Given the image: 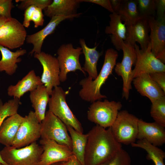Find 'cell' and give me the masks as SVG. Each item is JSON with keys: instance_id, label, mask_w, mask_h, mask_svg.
<instances>
[{"instance_id": "cell-1", "label": "cell", "mask_w": 165, "mask_h": 165, "mask_svg": "<svg viewBox=\"0 0 165 165\" xmlns=\"http://www.w3.org/2000/svg\"><path fill=\"white\" fill-rule=\"evenodd\" d=\"M85 165H100L111 160L122 148L114 138L111 127L96 125L87 133Z\"/></svg>"}, {"instance_id": "cell-2", "label": "cell", "mask_w": 165, "mask_h": 165, "mask_svg": "<svg viewBox=\"0 0 165 165\" xmlns=\"http://www.w3.org/2000/svg\"><path fill=\"white\" fill-rule=\"evenodd\" d=\"M118 56L116 50L112 48L108 49L105 52L103 64L96 78L92 79L88 77L80 80L79 84L82 88L79 95L82 100L92 103L107 98L101 94V88L112 74Z\"/></svg>"}, {"instance_id": "cell-3", "label": "cell", "mask_w": 165, "mask_h": 165, "mask_svg": "<svg viewBox=\"0 0 165 165\" xmlns=\"http://www.w3.org/2000/svg\"><path fill=\"white\" fill-rule=\"evenodd\" d=\"M67 92L61 87L54 88L48 102L49 110L67 126L83 133L82 124L71 111L66 101Z\"/></svg>"}, {"instance_id": "cell-4", "label": "cell", "mask_w": 165, "mask_h": 165, "mask_svg": "<svg viewBox=\"0 0 165 165\" xmlns=\"http://www.w3.org/2000/svg\"><path fill=\"white\" fill-rule=\"evenodd\" d=\"M43 151L42 146L35 142L20 148L5 146L0 155L8 165H37Z\"/></svg>"}, {"instance_id": "cell-5", "label": "cell", "mask_w": 165, "mask_h": 165, "mask_svg": "<svg viewBox=\"0 0 165 165\" xmlns=\"http://www.w3.org/2000/svg\"><path fill=\"white\" fill-rule=\"evenodd\" d=\"M139 119L126 110L119 111L111 127L113 135L119 143L131 144L136 142Z\"/></svg>"}, {"instance_id": "cell-6", "label": "cell", "mask_w": 165, "mask_h": 165, "mask_svg": "<svg viewBox=\"0 0 165 165\" xmlns=\"http://www.w3.org/2000/svg\"><path fill=\"white\" fill-rule=\"evenodd\" d=\"M122 107L119 102L97 101L88 108L87 118L89 120L105 128L111 127Z\"/></svg>"}, {"instance_id": "cell-7", "label": "cell", "mask_w": 165, "mask_h": 165, "mask_svg": "<svg viewBox=\"0 0 165 165\" xmlns=\"http://www.w3.org/2000/svg\"><path fill=\"white\" fill-rule=\"evenodd\" d=\"M41 126V139L54 141L72 150L71 139L67 126L49 110L46 112Z\"/></svg>"}, {"instance_id": "cell-8", "label": "cell", "mask_w": 165, "mask_h": 165, "mask_svg": "<svg viewBox=\"0 0 165 165\" xmlns=\"http://www.w3.org/2000/svg\"><path fill=\"white\" fill-rule=\"evenodd\" d=\"M122 50L123 52V59L121 62L116 63L114 68L116 74L123 80V97L128 100L133 79L132 68L136 63L137 54L134 46L124 42L122 43Z\"/></svg>"}, {"instance_id": "cell-9", "label": "cell", "mask_w": 165, "mask_h": 165, "mask_svg": "<svg viewBox=\"0 0 165 165\" xmlns=\"http://www.w3.org/2000/svg\"><path fill=\"white\" fill-rule=\"evenodd\" d=\"M82 51L81 47L74 48L70 43L62 44L58 48L57 58L60 70L61 82L66 80L67 74L70 72L79 70L85 74L79 61V56L82 53Z\"/></svg>"}, {"instance_id": "cell-10", "label": "cell", "mask_w": 165, "mask_h": 165, "mask_svg": "<svg viewBox=\"0 0 165 165\" xmlns=\"http://www.w3.org/2000/svg\"><path fill=\"white\" fill-rule=\"evenodd\" d=\"M41 123L33 111L24 117L12 146L22 148L35 142L41 136Z\"/></svg>"}, {"instance_id": "cell-11", "label": "cell", "mask_w": 165, "mask_h": 165, "mask_svg": "<svg viewBox=\"0 0 165 165\" xmlns=\"http://www.w3.org/2000/svg\"><path fill=\"white\" fill-rule=\"evenodd\" d=\"M27 32L22 23L12 17L8 18L0 27V45L13 50L22 46Z\"/></svg>"}, {"instance_id": "cell-12", "label": "cell", "mask_w": 165, "mask_h": 165, "mask_svg": "<svg viewBox=\"0 0 165 165\" xmlns=\"http://www.w3.org/2000/svg\"><path fill=\"white\" fill-rule=\"evenodd\" d=\"M34 56L38 60L42 66L43 72L41 77V81L50 96L53 88L59 86L61 83L60 70L57 58L44 52L34 54Z\"/></svg>"}, {"instance_id": "cell-13", "label": "cell", "mask_w": 165, "mask_h": 165, "mask_svg": "<svg viewBox=\"0 0 165 165\" xmlns=\"http://www.w3.org/2000/svg\"><path fill=\"white\" fill-rule=\"evenodd\" d=\"M137 54L135 67L132 71L133 79L143 74L165 72V65L156 58L151 50L150 42L145 50L140 49L136 43L134 45Z\"/></svg>"}, {"instance_id": "cell-14", "label": "cell", "mask_w": 165, "mask_h": 165, "mask_svg": "<svg viewBox=\"0 0 165 165\" xmlns=\"http://www.w3.org/2000/svg\"><path fill=\"white\" fill-rule=\"evenodd\" d=\"M39 143L43 151L37 165H51L68 160L74 156L69 147L54 141L41 138Z\"/></svg>"}, {"instance_id": "cell-15", "label": "cell", "mask_w": 165, "mask_h": 165, "mask_svg": "<svg viewBox=\"0 0 165 165\" xmlns=\"http://www.w3.org/2000/svg\"><path fill=\"white\" fill-rule=\"evenodd\" d=\"M82 13H78L69 16H55L52 17L50 22L43 29L31 35L27 36L26 41L28 43L31 44L33 48L29 54L39 53L45 38L49 35L53 33L57 27L63 20L68 19H73L79 16Z\"/></svg>"}, {"instance_id": "cell-16", "label": "cell", "mask_w": 165, "mask_h": 165, "mask_svg": "<svg viewBox=\"0 0 165 165\" xmlns=\"http://www.w3.org/2000/svg\"><path fill=\"white\" fill-rule=\"evenodd\" d=\"M164 127L155 122L148 123L139 119L137 139L145 140L156 146L165 143Z\"/></svg>"}, {"instance_id": "cell-17", "label": "cell", "mask_w": 165, "mask_h": 165, "mask_svg": "<svg viewBox=\"0 0 165 165\" xmlns=\"http://www.w3.org/2000/svg\"><path fill=\"white\" fill-rule=\"evenodd\" d=\"M126 38L124 42L133 46L137 42L141 50L146 49L150 42L148 19L142 18L134 24L126 26Z\"/></svg>"}, {"instance_id": "cell-18", "label": "cell", "mask_w": 165, "mask_h": 165, "mask_svg": "<svg viewBox=\"0 0 165 165\" xmlns=\"http://www.w3.org/2000/svg\"><path fill=\"white\" fill-rule=\"evenodd\" d=\"M132 82L137 91L141 95L147 97L151 103L165 96V93L149 74L140 75L134 79Z\"/></svg>"}, {"instance_id": "cell-19", "label": "cell", "mask_w": 165, "mask_h": 165, "mask_svg": "<svg viewBox=\"0 0 165 165\" xmlns=\"http://www.w3.org/2000/svg\"><path fill=\"white\" fill-rule=\"evenodd\" d=\"M150 31L149 38L152 52L156 57L165 49V18L158 19L148 18Z\"/></svg>"}, {"instance_id": "cell-20", "label": "cell", "mask_w": 165, "mask_h": 165, "mask_svg": "<svg viewBox=\"0 0 165 165\" xmlns=\"http://www.w3.org/2000/svg\"><path fill=\"white\" fill-rule=\"evenodd\" d=\"M41 77L36 75L34 70L30 71L15 85H11L7 89V94L13 98L20 99L25 93L36 89L38 86L43 85Z\"/></svg>"}, {"instance_id": "cell-21", "label": "cell", "mask_w": 165, "mask_h": 165, "mask_svg": "<svg viewBox=\"0 0 165 165\" xmlns=\"http://www.w3.org/2000/svg\"><path fill=\"white\" fill-rule=\"evenodd\" d=\"M109 25L105 29L106 34L111 35V41L118 50H122L123 42L125 41L127 34V28L123 24L119 14L113 13L109 15Z\"/></svg>"}, {"instance_id": "cell-22", "label": "cell", "mask_w": 165, "mask_h": 165, "mask_svg": "<svg viewBox=\"0 0 165 165\" xmlns=\"http://www.w3.org/2000/svg\"><path fill=\"white\" fill-rule=\"evenodd\" d=\"M24 117L17 113L4 120L0 126V143L12 146Z\"/></svg>"}, {"instance_id": "cell-23", "label": "cell", "mask_w": 165, "mask_h": 165, "mask_svg": "<svg viewBox=\"0 0 165 165\" xmlns=\"http://www.w3.org/2000/svg\"><path fill=\"white\" fill-rule=\"evenodd\" d=\"M80 2L79 0H54L44 10V15L52 17L55 16H69L75 15Z\"/></svg>"}, {"instance_id": "cell-24", "label": "cell", "mask_w": 165, "mask_h": 165, "mask_svg": "<svg viewBox=\"0 0 165 165\" xmlns=\"http://www.w3.org/2000/svg\"><path fill=\"white\" fill-rule=\"evenodd\" d=\"M0 51L2 57L0 60V72L5 71L8 75H12L14 74L18 68L17 63L21 61L20 58L27 53L24 49H20L15 52L0 45Z\"/></svg>"}, {"instance_id": "cell-25", "label": "cell", "mask_w": 165, "mask_h": 165, "mask_svg": "<svg viewBox=\"0 0 165 165\" xmlns=\"http://www.w3.org/2000/svg\"><path fill=\"white\" fill-rule=\"evenodd\" d=\"M50 96L46 87L43 84L38 86L30 92L29 98L32 106L40 123L45 117Z\"/></svg>"}, {"instance_id": "cell-26", "label": "cell", "mask_w": 165, "mask_h": 165, "mask_svg": "<svg viewBox=\"0 0 165 165\" xmlns=\"http://www.w3.org/2000/svg\"><path fill=\"white\" fill-rule=\"evenodd\" d=\"M79 43L85 59L82 68L85 72L88 74L89 77L94 79L98 74L97 69V62L102 53L97 50V46L92 48L88 47L83 39H80Z\"/></svg>"}, {"instance_id": "cell-27", "label": "cell", "mask_w": 165, "mask_h": 165, "mask_svg": "<svg viewBox=\"0 0 165 165\" xmlns=\"http://www.w3.org/2000/svg\"><path fill=\"white\" fill-rule=\"evenodd\" d=\"M72 143V152L82 165H85V154L88 134L80 133L70 126H67Z\"/></svg>"}, {"instance_id": "cell-28", "label": "cell", "mask_w": 165, "mask_h": 165, "mask_svg": "<svg viewBox=\"0 0 165 165\" xmlns=\"http://www.w3.org/2000/svg\"><path fill=\"white\" fill-rule=\"evenodd\" d=\"M118 14L126 26L142 18L138 11L137 0H122Z\"/></svg>"}, {"instance_id": "cell-29", "label": "cell", "mask_w": 165, "mask_h": 165, "mask_svg": "<svg viewBox=\"0 0 165 165\" xmlns=\"http://www.w3.org/2000/svg\"><path fill=\"white\" fill-rule=\"evenodd\" d=\"M133 147L139 148L145 150L147 153V158L152 160L155 165H165L164 160L165 153L162 149L145 140H139L131 144Z\"/></svg>"}, {"instance_id": "cell-30", "label": "cell", "mask_w": 165, "mask_h": 165, "mask_svg": "<svg viewBox=\"0 0 165 165\" xmlns=\"http://www.w3.org/2000/svg\"><path fill=\"white\" fill-rule=\"evenodd\" d=\"M42 10V9L33 6L26 9L24 11L22 23L24 27L28 28L31 21L34 22L35 28L42 26L44 21V15Z\"/></svg>"}, {"instance_id": "cell-31", "label": "cell", "mask_w": 165, "mask_h": 165, "mask_svg": "<svg viewBox=\"0 0 165 165\" xmlns=\"http://www.w3.org/2000/svg\"><path fill=\"white\" fill-rule=\"evenodd\" d=\"M150 115L155 122L165 127V96L151 103Z\"/></svg>"}, {"instance_id": "cell-32", "label": "cell", "mask_w": 165, "mask_h": 165, "mask_svg": "<svg viewBox=\"0 0 165 165\" xmlns=\"http://www.w3.org/2000/svg\"><path fill=\"white\" fill-rule=\"evenodd\" d=\"M20 99L16 98L9 100L4 104L0 99V121L3 122L6 118L17 113L21 103Z\"/></svg>"}, {"instance_id": "cell-33", "label": "cell", "mask_w": 165, "mask_h": 165, "mask_svg": "<svg viewBox=\"0 0 165 165\" xmlns=\"http://www.w3.org/2000/svg\"><path fill=\"white\" fill-rule=\"evenodd\" d=\"M137 8L141 18L154 17L156 13V0H137Z\"/></svg>"}, {"instance_id": "cell-34", "label": "cell", "mask_w": 165, "mask_h": 165, "mask_svg": "<svg viewBox=\"0 0 165 165\" xmlns=\"http://www.w3.org/2000/svg\"><path fill=\"white\" fill-rule=\"evenodd\" d=\"M131 162L130 155L122 148L111 160L100 165H131Z\"/></svg>"}, {"instance_id": "cell-35", "label": "cell", "mask_w": 165, "mask_h": 165, "mask_svg": "<svg viewBox=\"0 0 165 165\" xmlns=\"http://www.w3.org/2000/svg\"><path fill=\"white\" fill-rule=\"evenodd\" d=\"M51 0H16V2H20L18 6L21 9H25L29 7L33 6L44 10L52 2Z\"/></svg>"}, {"instance_id": "cell-36", "label": "cell", "mask_w": 165, "mask_h": 165, "mask_svg": "<svg viewBox=\"0 0 165 165\" xmlns=\"http://www.w3.org/2000/svg\"><path fill=\"white\" fill-rule=\"evenodd\" d=\"M13 7L11 0H0V16L7 18L12 17L11 11Z\"/></svg>"}, {"instance_id": "cell-37", "label": "cell", "mask_w": 165, "mask_h": 165, "mask_svg": "<svg viewBox=\"0 0 165 165\" xmlns=\"http://www.w3.org/2000/svg\"><path fill=\"white\" fill-rule=\"evenodd\" d=\"M149 75L152 80L165 93V72H156Z\"/></svg>"}, {"instance_id": "cell-38", "label": "cell", "mask_w": 165, "mask_h": 165, "mask_svg": "<svg viewBox=\"0 0 165 165\" xmlns=\"http://www.w3.org/2000/svg\"><path fill=\"white\" fill-rule=\"evenodd\" d=\"M157 19L165 18V0H156Z\"/></svg>"}, {"instance_id": "cell-39", "label": "cell", "mask_w": 165, "mask_h": 165, "mask_svg": "<svg viewBox=\"0 0 165 165\" xmlns=\"http://www.w3.org/2000/svg\"><path fill=\"white\" fill-rule=\"evenodd\" d=\"M79 1L80 2H89L98 5L112 13H114L110 0H79Z\"/></svg>"}, {"instance_id": "cell-40", "label": "cell", "mask_w": 165, "mask_h": 165, "mask_svg": "<svg viewBox=\"0 0 165 165\" xmlns=\"http://www.w3.org/2000/svg\"><path fill=\"white\" fill-rule=\"evenodd\" d=\"M122 0H110L114 13L118 14Z\"/></svg>"}, {"instance_id": "cell-41", "label": "cell", "mask_w": 165, "mask_h": 165, "mask_svg": "<svg viewBox=\"0 0 165 165\" xmlns=\"http://www.w3.org/2000/svg\"><path fill=\"white\" fill-rule=\"evenodd\" d=\"M59 163L60 165H82L74 156L68 160Z\"/></svg>"}, {"instance_id": "cell-42", "label": "cell", "mask_w": 165, "mask_h": 165, "mask_svg": "<svg viewBox=\"0 0 165 165\" xmlns=\"http://www.w3.org/2000/svg\"><path fill=\"white\" fill-rule=\"evenodd\" d=\"M156 57L161 62L164 64L165 63V49L159 52Z\"/></svg>"}, {"instance_id": "cell-43", "label": "cell", "mask_w": 165, "mask_h": 165, "mask_svg": "<svg viewBox=\"0 0 165 165\" xmlns=\"http://www.w3.org/2000/svg\"><path fill=\"white\" fill-rule=\"evenodd\" d=\"M8 18L0 16V27L5 23Z\"/></svg>"}, {"instance_id": "cell-44", "label": "cell", "mask_w": 165, "mask_h": 165, "mask_svg": "<svg viewBox=\"0 0 165 165\" xmlns=\"http://www.w3.org/2000/svg\"><path fill=\"white\" fill-rule=\"evenodd\" d=\"M2 122H0V126L1 124H2ZM0 164H2L3 165H8L2 160V158L1 157L0 155Z\"/></svg>"}, {"instance_id": "cell-45", "label": "cell", "mask_w": 165, "mask_h": 165, "mask_svg": "<svg viewBox=\"0 0 165 165\" xmlns=\"http://www.w3.org/2000/svg\"><path fill=\"white\" fill-rule=\"evenodd\" d=\"M51 165H60V164L59 163H58L52 164Z\"/></svg>"}, {"instance_id": "cell-46", "label": "cell", "mask_w": 165, "mask_h": 165, "mask_svg": "<svg viewBox=\"0 0 165 165\" xmlns=\"http://www.w3.org/2000/svg\"><path fill=\"white\" fill-rule=\"evenodd\" d=\"M0 165H3L0 164Z\"/></svg>"}]
</instances>
